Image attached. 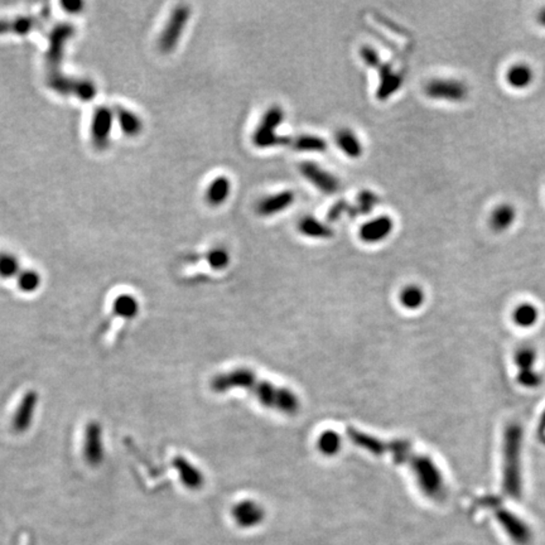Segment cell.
<instances>
[{
  "mask_svg": "<svg viewBox=\"0 0 545 545\" xmlns=\"http://www.w3.org/2000/svg\"><path fill=\"white\" fill-rule=\"evenodd\" d=\"M214 392H227L233 389H243L250 392L260 404L273 411L293 416L300 409V399L287 387L276 386L268 380L259 379L249 368H233L216 375L211 381Z\"/></svg>",
  "mask_w": 545,
  "mask_h": 545,
  "instance_id": "1",
  "label": "cell"
},
{
  "mask_svg": "<svg viewBox=\"0 0 545 545\" xmlns=\"http://www.w3.org/2000/svg\"><path fill=\"white\" fill-rule=\"evenodd\" d=\"M521 438L520 425H508L504 435V492L511 499L521 496Z\"/></svg>",
  "mask_w": 545,
  "mask_h": 545,
  "instance_id": "2",
  "label": "cell"
},
{
  "mask_svg": "<svg viewBox=\"0 0 545 545\" xmlns=\"http://www.w3.org/2000/svg\"><path fill=\"white\" fill-rule=\"evenodd\" d=\"M284 110L278 105L270 106L265 111L260 124L257 125L254 134H252V143L259 149H268V148L278 147V146H287L290 144V139L286 136H281L276 133V129L279 128L284 122Z\"/></svg>",
  "mask_w": 545,
  "mask_h": 545,
  "instance_id": "3",
  "label": "cell"
},
{
  "mask_svg": "<svg viewBox=\"0 0 545 545\" xmlns=\"http://www.w3.org/2000/svg\"><path fill=\"white\" fill-rule=\"evenodd\" d=\"M411 471L416 476L418 486L425 496L440 500L444 496V482L438 467L425 456H418L411 465Z\"/></svg>",
  "mask_w": 545,
  "mask_h": 545,
  "instance_id": "4",
  "label": "cell"
},
{
  "mask_svg": "<svg viewBox=\"0 0 545 545\" xmlns=\"http://www.w3.org/2000/svg\"><path fill=\"white\" fill-rule=\"evenodd\" d=\"M191 8L186 4H179L172 11L166 27L160 34V49L163 53H171L177 47L184 30L190 20Z\"/></svg>",
  "mask_w": 545,
  "mask_h": 545,
  "instance_id": "5",
  "label": "cell"
},
{
  "mask_svg": "<svg viewBox=\"0 0 545 545\" xmlns=\"http://www.w3.org/2000/svg\"><path fill=\"white\" fill-rule=\"evenodd\" d=\"M47 85L57 94L75 95L82 101H90L96 96L98 92L92 81L68 77L60 72H51V76L47 79Z\"/></svg>",
  "mask_w": 545,
  "mask_h": 545,
  "instance_id": "6",
  "label": "cell"
},
{
  "mask_svg": "<svg viewBox=\"0 0 545 545\" xmlns=\"http://www.w3.org/2000/svg\"><path fill=\"white\" fill-rule=\"evenodd\" d=\"M75 34V27L68 23L56 25L51 31L49 37V49H47V65L51 68V72H58L61 65L65 47L68 41Z\"/></svg>",
  "mask_w": 545,
  "mask_h": 545,
  "instance_id": "7",
  "label": "cell"
},
{
  "mask_svg": "<svg viewBox=\"0 0 545 545\" xmlns=\"http://www.w3.org/2000/svg\"><path fill=\"white\" fill-rule=\"evenodd\" d=\"M300 172L309 184L326 195H333L340 190V181L330 172L313 162H303L300 166Z\"/></svg>",
  "mask_w": 545,
  "mask_h": 545,
  "instance_id": "8",
  "label": "cell"
},
{
  "mask_svg": "<svg viewBox=\"0 0 545 545\" xmlns=\"http://www.w3.org/2000/svg\"><path fill=\"white\" fill-rule=\"evenodd\" d=\"M115 114L106 106H98L94 113L91 124L92 144L103 150L110 144L111 129Z\"/></svg>",
  "mask_w": 545,
  "mask_h": 545,
  "instance_id": "9",
  "label": "cell"
},
{
  "mask_svg": "<svg viewBox=\"0 0 545 545\" xmlns=\"http://www.w3.org/2000/svg\"><path fill=\"white\" fill-rule=\"evenodd\" d=\"M427 96L459 103L467 96V86L457 80H433L425 86Z\"/></svg>",
  "mask_w": 545,
  "mask_h": 545,
  "instance_id": "10",
  "label": "cell"
},
{
  "mask_svg": "<svg viewBox=\"0 0 545 545\" xmlns=\"http://www.w3.org/2000/svg\"><path fill=\"white\" fill-rule=\"evenodd\" d=\"M496 518L504 527V530L516 544L529 545L532 543L533 533L530 527H527V524L519 519L516 515L510 513L508 510H499Z\"/></svg>",
  "mask_w": 545,
  "mask_h": 545,
  "instance_id": "11",
  "label": "cell"
},
{
  "mask_svg": "<svg viewBox=\"0 0 545 545\" xmlns=\"http://www.w3.org/2000/svg\"><path fill=\"white\" fill-rule=\"evenodd\" d=\"M394 229V221L389 216H379L365 222L359 230L360 239L366 244H378L387 239Z\"/></svg>",
  "mask_w": 545,
  "mask_h": 545,
  "instance_id": "12",
  "label": "cell"
},
{
  "mask_svg": "<svg viewBox=\"0 0 545 545\" xmlns=\"http://www.w3.org/2000/svg\"><path fill=\"white\" fill-rule=\"evenodd\" d=\"M294 201H295V193L293 191H281L276 195L265 197L260 203H257V214L264 216V217L276 216V214L288 210L293 205Z\"/></svg>",
  "mask_w": 545,
  "mask_h": 545,
  "instance_id": "13",
  "label": "cell"
},
{
  "mask_svg": "<svg viewBox=\"0 0 545 545\" xmlns=\"http://www.w3.org/2000/svg\"><path fill=\"white\" fill-rule=\"evenodd\" d=\"M233 518L240 527H254L263 521L264 510L255 501L244 500L233 508Z\"/></svg>",
  "mask_w": 545,
  "mask_h": 545,
  "instance_id": "14",
  "label": "cell"
},
{
  "mask_svg": "<svg viewBox=\"0 0 545 545\" xmlns=\"http://www.w3.org/2000/svg\"><path fill=\"white\" fill-rule=\"evenodd\" d=\"M379 70L380 84L376 91V96L381 101H385L392 96L403 85L402 75L392 70V65L381 63Z\"/></svg>",
  "mask_w": 545,
  "mask_h": 545,
  "instance_id": "15",
  "label": "cell"
},
{
  "mask_svg": "<svg viewBox=\"0 0 545 545\" xmlns=\"http://www.w3.org/2000/svg\"><path fill=\"white\" fill-rule=\"evenodd\" d=\"M231 181L226 176H217L210 182L206 190V201L212 207H219L226 203L231 195Z\"/></svg>",
  "mask_w": 545,
  "mask_h": 545,
  "instance_id": "16",
  "label": "cell"
},
{
  "mask_svg": "<svg viewBox=\"0 0 545 545\" xmlns=\"http://www.w3.org/2000/svg\"><path fill=\"white\" fill-rule=\"evenodd\" d=\"M38 18L25 15L13 19H0V36L8 33H14L18 36H25L31 33L38 25Z\"/></svg>",
  "mask_w": 545,
  "mask_h": 545,
  "instance_id": "17",
  "label": "cell"
},
{
  "mask_svg": "<svg viewBox=\"0 0 545 545\" xmlns=\"http://www.w3.org/2000/svg\"><path fill=\"white\" fill-rule=\"evenodd\" d=\"M298 229L302 235L311 239H331L333 236V230L331 227L312 216L303 217L298 224Z\"/></svg>",
  "mask_w": 545,
  "mask_h": 545,
  "instance_id": "18",
  "label": "cell"
},
{
  "mask_svg": "<svg viewBox=\"0 0 545 545\" xmlns=\"http://www.w3.org/2000/svg\"><path fill=\"white\" fill-rule=\"evenodd\" d=\"M336 143L338 148L341 149V152L352 160L360 158L364 153L361 141L350 129H342L337 133Z\"/></svg>",
  "mask_w": 545,
  "mask_h": 545,
  "instance_id": "19",
  "label": "cell"
},
{
  "mask_svg": "<svg viewBox=\"0 0 545 545\" xmlns=\"http://www.w3.org/2000/svg\"><path fill=\"white\" fill-rule=\"evenodd\" d=\"M114 114L124 134L134 138L143 132V120L133 111L117 106Z\"/></svg>",
  "mask_w": 545,
  "mask_h": 545,
  "instance_id": "20",
  "label": "cell"
},
{
  "mask_svg": "<svg viewBox=\"0 0 545 545\" xmlns=\"http://www.w3.org/2000/svg\"><path fill=\"white\" fill-rule=\"evenodd\" d=\"M290 144L295 150L308 153H323L328 148L327 141L319 135H300L294 139H290Z\"/></svg>",
  "mask_w": 545,
  "mask_h": 545,
  "instance_id": "21",
  "label": "cell"
},
{
  "mask_svg": "<svg viewBox=\"0 0 545 545\" xmlns=\"http://www.w3.org/2000/svg\"><path fill=\"white\" fill-rule=\"evenodd\" d=\"M176 467L179 471L181 480H182L184 486H187L188 489H192V490H196L203 486V473L198 471L195 466L191 465L190 462H187L184 459H178L176 461Z\"/></svg>",
  "mask_w": 545,
  "mask_h": 545,
  "instance_id": "22",
  "label": "cell"
},
{
  "mask_svg": "<svg viewBox=\"0 0 545 545\" xmlns=\"http://www.w3.org/2000/svg\"><path fill=\"white\" fill-rule=\"evenodd\" d=\"M516 211L511 205H501L491 214L490 225L497 233L508 230L514 224Z\"/></svg>",
  "mask_w": 545,
  "mask_h": 545,
  "instance_id": "23",
  "label": "cell"
},
{
  "mask_svg": "<svg viewBox=\"0 0 545 545\" xmlns=\"http://www.w3.org/2000/svg\"><path fill=\"white\" fill-rule=\"evenodd\" d=\"M533 71L527 65H515L508 70V82L515 89H525L533 81Z\"/></svg>",
  "mask_w": 545,
  "mask_h": 545,
  "instance_id": "24",
  "label": "cell"
},
{
  "mask_svg": "<svg viewBox=\"0 0 545 545\" xmlns=\"http://www.w3.org/2000/svg\"><path fill=\"white\" fill-rule=\"evenodd\" d=\"M539 317V312L537 307H534L530 303H524L519 307H516L513 312V321L516 326L522 327V328H529L537 323Z\"/></svg>",
  "mask_w": 545,
  "mask_h": 545,
  "instance_id": "25",
  "label": "cell"
},
{
  "mask_svg": "<svg viewBox=\"0 0 545 545\" xmlns=\"http://www.w3.org/2000/svg\"><path fill=\"white\" fill-rule=\"evenodd\" d=\"M424 298H425V295L418 286L405 287L399 295L402 306L405 307L406 309H418L419 307L422 306Z\"/></svg>",
  "mask_w": 545,
  "mask_h": 545,
  "instance_id": "26",
  "label": "cell"
},
{
  "mask_svg": "<svg viewBox=\"0 0 545 545\" xmlns=\"http://www.w3.org/2000/svg\"><path fill=\"white\" fill-rule=\"evenodd\" d=\"M319 451L326 456L336 454L341 448V438L333 430H326L319 438Z\"/></svg>",
  "mask_w": 545,
  "mask_h": 545,
  "instance_id": "27",
  "label": "cell"
},
{
  "mask_svg": "<svg viewBox=\"0 0 545 545\" xmlns=\"http://www.w3.org/2000/svg\"><path fill=\"white\" fill-rule=\"evenodd\" d=\"M115 311L123 317L133 319L138 312V302L134 297L124 294L115 300Z\"/></svg>",
  "mask_w": 545,
  "mask_h": 545,
  "instance_id": "28",
  "label": "cell"
},
{
  "mask_svg": "<svg viewBox=\"0 0 545 545\" xmlns=\"http://www.w3.org/2000/svg\"><path fill=\"white\" fill-rule=\"evenodd\" d=\"M19 263L18 259L12 255V254H6V252H1L0 254V278H12V276L19 274Z\"/></svg>",
  "mask_w": 545,
  "mask_h": 545,
  "instance_id": "29",
  "label": "cell"
},
{
  "mask_svg": "<svg viewBox=\"0 0 545 545\" xmlns=\"http://www.w3.org/2000/svg\"><path fill=\"white\" fill-rule=\"evenodd\" d=\"M207 263L212 269H226L230 264V254L224 248H214L207 254Z\"/></svg>",
  "mask_w": 545,
  "mask_h": 545,
  "instance_id": "30",
  "label": "cell"
},
{
  "mask_svg": "<svg viewBox=\"0 0 545 545\" xmlns=\"http://www.w3.org/2000/svg\"><path fill=\"white\" fill-rule=\"evenodd\" d=\"M41 278L34 270H25L20 271L18 276L19 288L25 292H33L39 287Z\"/></svg>",
  "mask_w": 545,
  "mask_h": 545,
  "instance_id": "31",
  "label": "cell"
},
{
  "mask_svg": "<svg viewBox=\"0 0 545 545\" xmlns=\"http://www.w3.org/2000/svg\"><path fill=\"white\" fill-rule=\"evenodd\" d=\"M537 360V354L532 347H521L515 355V362L520 370L533 368L534 362Z\"/></svg>",
  "mask_w": 545,
  "mask_h": 545,
  "instance_id": "32",
  "label": "cell"
},
{
  "mask_svg": "<svg viewBox=\"0 0 545 545\" xmlns=\"http://www.w3.org/2000/svg\"><path fill=\"white\" fill-rule=\"evenodd\" d=\"M378 203V196L371 191H362L357 200V206H359V214H368L370 211L375 209Z\"/></svg>",
  "mask_w": 545,
  "mask_h": 545,
  "instance_id": "33",
  "label": "cell"
},
{
  "mask_svg": "<svg viewBox=\"0 0 545 545\" xmlns=\"http://www.w3.org/2000/svg\"><path fill=\"white\" fill-rule=\"evenodd\" d=\"M360 56H361L362 61L365 62L368 68H379L380 65L383 63L381 60H380L379 53L373 47H370V46L361 47Z\"/></svg>",
  "mask_w": 545,
  "mask_h": 545,
  "instance_id": "34",
  "label": "cell"
},
{
  "mask_svg": "<svg viewBox=\"0 0 545 545\" xmlns=\"http://www.w3.org/2000/svg\"><path fill=\"white\" fill-rule=\"evenodd\" d=\"M518 381L520 385L525 386V387H535L540 384V375L537 371L534 373L533 368L520 370L519 375H518Z\"/></svg>",
  "mask_w": 545,
  "mask_h": 545,
  "instance_id": "35",
  "label": "cell"
},
{
  "mask_svg": "<svg viewBox=\"0 0 545 545\" xmlns=\"http://www.w3.org/2000/svg\"><path fill=\"white\" fill-rule=\"evenodd\" d=\"M84 6L85 4L79 0H68V1H62L61 3V6L65 9V12L70 13V14H77V13L82 12Z\"/></svg>",
  "mask_w": 545,
  "mask_h": 545,
  "instance_id": "36",
  "label": "cell"
},
{
  "mask_svg": "<svg viewBox=\"0 0 545 545\" xmlns=\"http://www.w3.org/2000/svg\"><path fill=\"white\" fill-rule=\"evenodd\" d=\"M345 207H346V205H345V203H338V205H336L335 207H332L330 217H331V219H337V217H338V214H342L343 211H345Z\"/></svg>",
  "mask_w": 545,
  "mask_h": 545,
  "instance_id": "37",
  "label": "cell"
},
{
  "mask_svg": "<svg viewBox=\"0 0 545 545\" xmlns=\"http://www.w3.org/2000/svg\"><path fill=\"white\" fill-rule=\"evenodd\" d=\"M538 22H539L540 25H543V27H545V9H543V11L539 13V15H538Z\"/></svg>",
  "mask_w": 545,
  "mask_h": 545,
  "instance_id": "38",
  "label": "cell"
}]
</instances>
